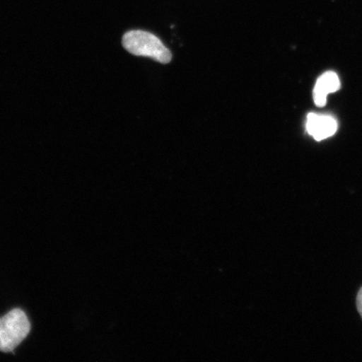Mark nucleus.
<instances>
[{
	"label": "nucleus",
	"mask_w": 362,
	"mask_h": 362,
	"mask_svg": "<svg viewBox=\"0 0 362 362\" xmlns=\"http://www.w3.org/2000/svg\"><path fill=\"white\" fill-rule=\"evenodd\" d=\"M339 88H341V81L336 72L327 71L321 75L317 80L313 90L315 105L319 107L327 105V95L337 92Z\"/></svg>",
	"instance_id": "4"
},
{
	"label": "nucleus",
	"mask_w": 362,
	"mask_h": 362,
	"mask_svg": "<svg viewBox=\"0 0 362 362\" xmlns=\"http://www.w3.org/2000/svg\"><path fill=\"white\" fill-rule=\"evenodd\" d=\"M30 332V323L25 312L12 310L0 318V351L11 352Z\"/></svg>",
	"instance_id": "2"
},
{
	"label": "nucleus",
	"mask_w": 362,
	"mask_h": 362,
	"mask_svg": "<svg viewBox=\"0 0 362 362\" xmlns=\"http://www.w3.org/2000/svg\"><path fill=\"white\" fill-rule=\"evenodd\" d=\"M356 306L362 318V288L360 289L356 298Z\"/></svg>",
	"instance_id": "5"
},
{
	"label": "nucleus",
	"mask_w": 362,
	"mask_h": 362,
	"mask_svg": "<svg viewBox=\"0 0 362 362\" xmlns=\"http://www.w3.org/2000/svg\"><path fill=\"white\" fill-rule=\"evenodd\" d=\"M124 47L134 56L151 57L167 64L172 59V53L156 35L148 31L134 30L128 31L122 40Z\"/></svg>",
	"instance_id": "1"
},
{
	"label": "nucleus",
	"mask_w": 362,
	"mask_h": 362,
	"mask_svg": "<svg viewBox=\"0 0 362 362\" xmlns=\"http://www.w3.org/2000/svg\"><path fill=\"white\" fill-rule=\"evenodd\" d=\"M337 122L332 116L318 115L316 113H309L307 116L306 130L316 141L332 137L337 133Z\"/></svg>",
	"instance_id": "3"
}]
</instances>
